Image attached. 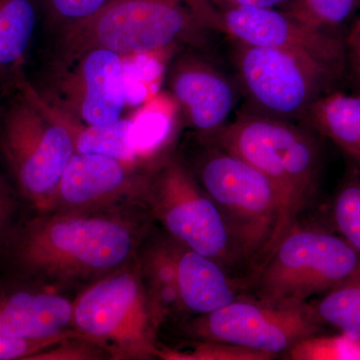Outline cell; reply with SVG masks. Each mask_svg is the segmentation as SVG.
Masks as SVG:
<instances>
[{
	"label": "cell",
	"mask_w": 360,
	"mask_h": 360,
	"mask_svg": "<svg viewBox=\"0 0 360 360\" xmlns=\"http://www.w3.org/2000/svg\"><path fill=\"white\" fill-rule=\"evenodd\" d=\"M234 56L246 96L262 115L303 120L340 68L307 52L238 44Z\"/></svg>",
	"instance_id": "9"
},
{
	"label": "cell",
	"mask_w": 360,
	"mask_h": 360,
	"mask_svg": "<svg viewBox=\"0 0 360 360\" xmlns=\"http://www.w3.org/2000/svg\"><path fill=\"white\" fill-rule=\"evenodd\" d=\"M0 115H1V113H0Z\"/></svg>",
	"instance_id": "32"
},
{
	"label": "cell",
	"mask_w": 360,
	"mask_h": 360,
	"mask_svg": "<svg viewBox=\"0 0 360 360\" xmlns=\"http://www.w3.org/2000/svg\"><path fill=\"white\" fill-rule=\"evenodd\" d=\"M39 96L44 110L70 131L75 153L110 156L137 165L139 160L129 142L130 118H120L105 124H86L45 99L39 91Z\"/></svg>",
	"instance_id": "20"
},
{
	"label": "cell",
	"mask_w": 360,
	"mask_h": 360,
	"mask_svg": "<svg viewBox=\"0 0 360 360\" xmlns=\"http://www.w3.org/2000/svg\"><path fill=\"white\" fill-rule=\"evenodd\" d=\"M303 120L330 139L360 169V94L326 92Z\"/></svg>",
	"instance_id": "18"
},
{
	"label": "cell",
	"mask_w": 360,
	"mask_h": 360,
	"mask_svg": "<svg viewBox=\"0 0 360 360\" xmlns=\"http://www.w3.org/2000/svg\"><path fill=\"white\" fill-rule=\"evenodd\" d=\"M217 7H264L274 8L291 0H210Z\"/></svg>",
	"instance_id": "31"
},
{
	"label": "cell",
	"mask_w": 360,
	"mask_h": 360,
	"mask_svg": "<svg viewBox=\"0 0 360 360\" xmlns=\"http://www.w3.org/2000/svg\"><path fill=\"white\" fill-rule=\"evenodd\" d=\"M290 13L309 25L329 30L347 22L360 0H293Z\"/></svg>",
	"instance_id": "25"
},
{
	"label": "cell",
	"mask_w": 360,
	"mask_h": 360,
	"mask_svg": "<svg viewBox=\"0 0 360 360\" xmlns=\"http://www.w3.org/2000/svg\"><path fill=\"white\" fill-rule=\"evenodd\" d=\"M170 89L193 129L210 137L227 124L236 103V90L221 71L195 56L172 66Z\"/></svg>",
	"instance_id": "14"
},
{
	"label": "cell",
	"mask_w": 360,
	"mask_h": 360,
	"mask_svg": "<svg viewBox=\"0 0 360 360\" xmlns=\"http://www.w3.org/2000/svg\"><path fill=\"white\" fill-rule=\"evenodd\" d=\"M129 203L39 212L13 229L2 253L30 283L56 290L96 281L139 255L148 225Z\"/></svg>",
	"instance_id": "1"
},
{
	"label": "cell",
	"mask_w": 360,
	"mask_h": 360,
	"mask_svg": "<svg viewBox=\"0 0 360 360\" xmlns=\"http://www.w3.org/2000/svg\"><path fill=\"white\" fill-rule=\"evenodd\" d=\"M205 28L219 30L236 44L307 52L340 68L345 46L335 35L290 11L264 7H217L210 0H189Z\"/></svg>",
	"instance_id": "11"
},
{
	"label": "cell",
	"mask_w": 360,
	"mask_h": 360,
	"mask_svg": "<svg viewBox=\"0 0 360 360\" xmlns=\"http://www.w3.org/2000/svg\"><path fill=\"white\" fill-rule=\"evenodd\" d=\"M58 71L51 90H39L45 99L86 124H105L122 118L127 108L123 56L94 49Z\"/></svg>",
	"instance_id": "12"
},
{
	"label": "cell",
	"mask_w": 360,
	"mask_h": 360,
	"mask_svg": "<svg viewBox=\"0 0 360 360\" xmlns=\"http://www.w3.org/2000/svg\"><path fill=\"white\" fill-rule=\"evenodd\" d=\"M309 305L321 326L328 324L341 335L360 342V274Z\"/></svg>",
	"instance_id": "21"
},
{
	"label": "cell",
	"mask_w": 360,
	"mask_h": 360,
	"mask_svg": "<svg viewBox=\"0 0 360 360\" xmlns=\"http://www.w3.org/2000/svg\"><path fill=\"white\" fill-rule=\"evenodd\" d=\"M18 96L0 115V151L23 195L39 212H46L75 144L65 125L40 103L37 87L23 75Z\"/></svg>",
	"instance_id": "7"
},
{
	"label": "cell",
	"mask_w": 360,
	"mask_h": 360,
	"mask_svg": "<svg viewBox=\"0 0 360 360\" xmlns=\"http://www.w3.org/2000/svg\"><path fill=\"white\" fill-rule=\"evenodd\" d=\"M75 338H79V335L73 329L44 340H20L0 335V360H30L34 354Z\"/></svg>",
	"instance_id": "28"
},
{
	"label": "cell",
	"mask_w": 360,
	"mask_h": 360,
	"mask_svg": "<svg viewBox=\"0 0 360 360\" xmlns=\"http://www.w3.org/2000/svg\"><path fill=\"white\" fill-rule=\"evenodd\" d=\"M148 181V174H139L135 163L110 156L75 153L46 212L143 203Z\"/></svg>",
	"instance_id": "13"
},
{
	"label": "cell",
	"mask_w": 360,
	"mask_h": 360,
	"mask_svg": "<svg viewBox=\"0 0 360 360\" xmlns=\"http://www.w3.org/2000/svg\"><path fill=\"white\" fill-rule=\"evenodd\" d=\"M129 142L137 160L155 155L167 141L172 117L158 99L148 101L130 117Z\"/></svg>",
	"instance_id": "22"
},
{
	"label": "cell",
	"mask_w": 360,
	"mask_h": 360,
	"mask_svg": "<svg viewBox=\"0 0 360 360\" xmlns=\"http://www.w3.org/2000/svg\"><path fill=\"white\" fill-rule=\"evenodd\" d=\"M186 349L160 347L158 357L165 360H270L272 355L219 341L196 340Z\"/></svg>",
	"instance_id": "24"
},
{
	"label": "cell",
	"mask_w": 360,
	"mask_h": 360,
	"mask_svg": "<svg viewBox=\"0 0 360 360\" xmlns=\"http://www.w3.org/2000/svg\"><path fill=\"white\" fill-rule=\"evenodd\" d=\"M143 205L170 238L212 258L248 285L250 265L219 207L184 163L169 158L149 172Z\"/></svg>",
	"instance_id": "8"
},
{
	"label": "cell",
	"mask_w": 360,
	"mask_h": 360,
	"mask_svg": "<svg viewBox=\"0 0 360 360\" xmlns=\"http://www.w3.org/2000/svg\"><path fill=\"white\" fill-rule=\"evenodd\" d=\"M73 302L37 284L0 288V335L44 340L68 331Z\"/></svg>",
	"instance_id": "15"
},
{
	"label": "cell",
	"mask_w": 360,
	"mask_h": 360,
	"mask_svg": "<svg viewBox=\"0 0 360 360\" xmlns=\"http://www.w3.org/2000/svg\"><path fill=\"white\" fill-rule=\"evenodd\" d=\"M208 139L274 182L290 227L311 205L319 189L321 149L309 129L291 120L250 113Z\"/></svg>",
	"instance_id": "3"
},
{
	"label": "cell",
	"mask_w": 360,
	"mask_h": 360,
	"mask_svg": "<svg viewBox=\"0 0 360 360\" xmlns=\"http://www.w3.org/2000/svg\"><path fill=\"white\" fill-rule=\"evenodd\" d=\"M177 278L184 312L210 314L245 295V283L232 276L212 258L179 243Z\"/></svg>",
	"instance_id": "16"
},
{
	"label": "cell",
	"mask_w": 360,
	"mask_h": 360,
	"mask_svg": "<svg viewBox=\"0 0 360 360\" xmlns=\"http://www.w3.org/2000/svg\"><path fill=\"white\" fill-rule=\"evenodd\" d=\"M177 246L179 243L167 234V238L149 243L137 255L142 278L160 326L168 317L184 312L177 278Z\"/></svg>",
	"instance_id": "17"
},
{
	"label": "cell",
	"mask_w": 360,
	"mask_h": 360,
	"mask_svg": "<svg viewBox=\"0 0 360 360\" xmlns=\"http://www.w3.org/2000/svg\"><path fill=\"white\" fill-rule=\"evenodd\" d=\"M345 51H347L350 61L360 77V13L350 28Z\"/></svg>",
	"instance_id": "30"
},
{
	"label": "cell",
	"mask_w": 360,
	"mask_h": 360,
	"mask_svg": "<svg viewBox=\"0 0 360 360\" xmlns=\"http://www.w3.org/2000/svg\"><path fill=\"white\" fill-rule=\"evenodd\" d=\"M205 28L189 0H108L87 20L60 30L58 68L94 49L122 56L158 53Z\"/></svg>",
	"instance_id": "2"
},
{
	"label": "cell",
	"mask_w": 360,
	"mask_h": 360,
	"mask_svg": "<svg viewBox=\"0 0 360 360\" xmlns=\"http://www.w3.org/2000/svg\"><path fill=\"white\" fill-rule=\"evenodd\" d=\"M187 324L196 340L229 343L274 357L321 329L309 303L276 307L246 295Z\"/></svg>",
	"instance_id": "10"
},
{
	"label": "cell",
	"mask_w": 360,
	"mask_h": 360,
	"mask_svg": "<svg viewBox=\"0 0 360 360\" xmlns=\"http://www.w3.org/2000/svg\"><path fill=\"white\" fill-rule=\"evenodd\" d=\"M360 274V255L345 239L295 224L252 274L245 295L276 307H302Z\"/></svg>",
	"instance_id": "5"
},
{
	"label": "cell",
	"mask_w": 360,
	"mask_h": 360,
	"mask_svg": "<svg viewBox=\"0 0 360 360\" xmlns=\"http://www.w3.org/2000/svg\"><path fill=\"white\" fill-rule=\"evenodd\" d=\"M193 174L219 207L252 276L290 229L276 186L214 142Z\"/></svg>",
	"instance_id": "4"
},
{
	"label": "cell",
	"mask_w": 360,
	"mask_h": 360,
	"mask_svg": "<svg viewBox=\"0 0 360 360\" xmlns=\"http://www.w3.org/2000/svg\"><path fill=\"white\" fill-rule=\"evenodd\" d=\"M108 0H44L49 21L59 28L68 27L89 18Z\"/></svg>",
	"instance_id": "27"
},
{
	"label": "cell",
	"mask_w": 360,
	"mask_h": 360,
	"mask_svg": "<svg viewBox=\"0 0 360 360\" xmlns=\"http://www.w3.org/2000/svg\"><path fill=\"white\" fill-rule=\"evenodd\" d=\"M14 198L11 187L6 180L0 176V252L4 250L9 234L13 231V217L14 213Z\"/></svg>",
	"instance_id": "29"
},
{
	"label": "cell",
	"mask_w": 360,
	"mask_h": 360,
	"mask_svg": "<svg viewBox=\"0 0 360 360\" xmlns=\"http://www.w3.org/2000/svg\"><path fill=\"white\" fill-rule=\"evenodd\" d=\"M71 326L113 359H151L160 345L139 262L94 281L73 302Z\"/></svg>",
	"instance_id": "6"
},
{
	"label": "cell",
	"mask_w": 360,
	"mask_h": 360,
	"mask_svg": "<svg viewBox=\"0 0 360 360\" xmlns=\"http://www.w3.org/2000/svg\"><path fill=\"white\" fill-rule=\"evenodd\" d=\"M37 20V0H0V87L22 77Z\"/></svg>",
	"instance_id": "19"
},
{
	"label": "cell",
	"mask_w": 360,
	"mask_h": 360,
	"mask_svg": "<svg viewBox=\"0 0 360 360\" xmlns=\"http://www.w3.org/2000/svg\"><path fill=\"white\" fill-rule=\"evenodd\" d=\"M292 360L360 359V342L347 336L310 335L303 338L284 354Z\"/></svg>",
	"instance_id": "23"
},
{
	"label": "cell",
	"mask_w": 360,
	"mask_h": 360,
	"mask_svg": "<svg viewBox=\"0 0 360 360\" xmlns=\"http://www.w3.org/2000/svg\"><path fill=\"white\" fill-rule=\"evenodd\" d=\"M333 221L341 238L360 255V180L347 182L333 202Z\"/></svg>",
	"instance_id": "26"
}]
</instances>
